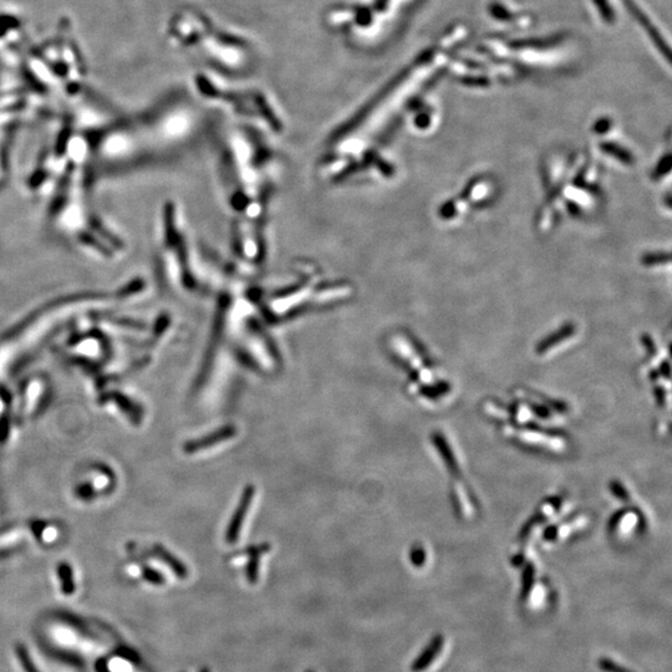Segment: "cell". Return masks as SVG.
I'll use <instances>...</instances> for the list:
<instances>
[{
	"mask_svg": "<svg viewBox=\"0 0 672 672\" xmlns=\"http://www.w3.org/2000/svg\"><path fill=\"white\" fill-rule=\"evenodd\" d=\"M598 666L601 672H634V670L609 657H601Z\"/></svg>",
	"mask_w": 672,
	"mask_h": 672,
	"instance_id": "cell-5",
	"label": "cell"
},
{
	"mask_svg": "<svg viewBox=\"0 0 672 672\" xmlns=\"http://www.w3.org/2000/svg\"><path fill=\"white\" fill-rule=\"evenodd\" d=\"M622 1H624L626 9L629 11V13H630V14L637 19V23L645 29L647 35L650 36V39L654 41V44H655L657 49H659V52H661L662 55L666 57L667 62H670V57H671V55H670V47H668V45L665 42L664 36L657 30L656 26L654 25L652 21L649 19V16L637 6V3H635L634 0H622Z\"/></svg>",
	"mask_w": 672,
	"mask_h": 672,
	"instance_id": "cell-2",
	"label": "cell"
},
{
	"mask_svg": "<svg viewBox=\"0 0 672 672\" xmlns=\"http://www.w3.org/2000/svg\"><path fill=\"white\" fill-rule=\"evenodd\" d=\"M594 3H596V8H598L603 21H605L606 24H614L615 23V11L609 4V0H594Z\"/></svg>",
	"mask_w": 672,
	"mask_h": 672,
	"instance_id": "cell-6",
	"label": "cell"
},
{
	"mask_svg": "<svg viewBox=\"0 0 672 672\" xmlns=\"http://www.w3.org/2000/svg\"><path fill=\"white\" fill-rule=\"evenodd\" d=\"M466 85H474V86H486L489 84L487 77H463L462 79Z\"/></svg>",
	"mask_w": 672,
	"mask_h": 672,
	"instance_id": "cell-9",
	"label": "cell"
},
{
	"mask_svg": "<svg viewBox=\"0 0 672 672\" xmlns=\"http://www.w3.org/2000/svg\"><path fill=\"white\" fill-rule=\"evenodd\" d=\"M447 639L445 635H436L431 639V642L427 644L426 647L422 650L421 654L417 656L415 661L411 665V671L412 672H427L430 671L433 666H436L438 662L441 661L442 657L446 655Z\"/></svg>",
	"mask_w": 672,
	"mask_h": 672,
	"instance_id": "cell-1",
	"label": "cell"
},
{
	"mask_svg": "<svg viewBox=\"0 0 672 672\" xmlns=\"http://www.w3.org/2000/svg\"><path fill=\"white\" fill-rule=\"evenodd\" d=\"M489 11H491L492 16H494L498 21H507V19L512 18V14L509 13L508 9H506L504 6L498 4V3H494V4L489 6Z\"/></svg>",
	"mask_w": 672,
	"mask_h": 672,
	"instance_id": "cell-8",
	"label": "cell"
},
{
	"mask_svg": "<svg viewBox=\"0 0 672 672\" xmlns=\"http://www.w3.org/2000/svg\"><path fill=\"white\" fill-rule=\"evenodd\" d=\"M237 433L236 427L228 426L223 427L220 431L215 432V433H211L208 436L205 437L203 440H200V441L192 442V443H188L187 445V448L186 451L187 452H197L200 450H203V448H207V447L213 446L216 443H220V442L224 441V440H228L231 438L232 436H234Z\"/></svg>",
	"mask_w": 672,
	"mask_h": 672,
	"instance_id": "cell-4",
	"label": "cell"
},
{
	"mask_svg": "<svg viewBox=\"0 0 672 672\" xmlns=\"http://www.w3.org/2000/svg\"><path fill=\"white\" fill-rule=\"evenodd\" d=\"M254 493H256V489L251 487V486L246 487V491L243 493L241 503H239L238 509H237L236 513H234L233 518H232V522L229 523V528H228V532H227L226 537L228 543H234V542H237L238 534L241 532L243 519L246 517L248 508H249V506H251V498H253Z\"/></svg>",
	"mask_w": 672,
	"mask_h": 672,
	"instance_id": "cell-3",
	"label": "cell"
},
{
	"mask_svg": "<svg viewBox=\"0 0 672 672\" xmlns=\"http://www.w3.org/2000/svg\"><path fill=\"white\" fill-rule=\"evenodd\" d=\"M557 41L545 40V39H529V40H518L511 42V47L516 49H522V47H548L554 45Z\"/></svg>",
	"mask_w": 672,
	"mask_h": 672,
	"instance_id": "cell-7",
	"label": "cell"
}]
</instances>
